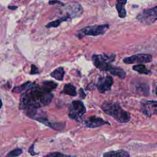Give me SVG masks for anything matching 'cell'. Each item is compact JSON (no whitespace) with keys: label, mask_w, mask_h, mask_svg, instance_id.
Listing matches in <instances>:
<instances>
[{"label":"cell","mask_w":157,"mask_h":157,"mask_svg":"<svg viewBox=\"0 0 157 157\" xmlns=\"http://www.w3.org/2000/svg\"><path fill=\"white\" fill-rule=\"evenodd\" d=\"M53 98V94L42 85L39 86L36 83L31 85L20 96L19 109H39L48 105Z\"/></svg>","instance_id":"6da1fadb"},{"label":"cell","mask_w":157,"mask_h":157,"mask_svg":"<svg viewBox=\"0 0 157 157\" xmlns=\"http://www.w3.org/2000/svg\"><path fill=\"white\" fill-rule=\"evenodd\" d=\"M102 110L121 123H127L131 120V115L121 107L118 102L105 101L101 105Z\"/></svg>","instance_id":"7a4b0ae2"},{"label":"cell","mask_w":157,"mask_h":157,"mask_svg":"<svg viewBox=\"0 0 157 157\" xmlns=\"http://www.w3.org/2000/svg\"><path fill=\"white\" fill-rule=\"evenodd\" d=\"M115 57L114 55L94 54L92 56V61L96 68L102 71H109L110 72L113 67L111 63L114 61Z\"/></svg>","instance_id":"3957f363"},{"label":"cell","mask_w":157,"mask_h":157,"mask_svg":"<svg viewBox=\"0 0 157 157\" xmlns=\"http://www.w3.org/2000/svg\"><path fill=\"white\" fill-rule=\"evenodd\" d=\"M109 27V25L108 24L86 26L80 29L76 34V36L80 39L85 36H96L102 35L105 33Z\"/></svg>","instance_id":"277c9868"},{"label":"cell","mask_w":157,"mask_h":157,"mask_svg":"<svg viewBox=\"0 0 157 157\" xmlns=\"http://www.w3.org/2000/svg\"><path fill=\"white\" fill-rule=\"evenodd\" d=\"M137 20L144 25H150L157 20V6L143 10L136 17Z\"/></svg>","instance_id":"5b68a950"},{"label":"cell","mask_w":157,"mask_h":157,"mask_svg":"<svg viewBox=\"0 0 157 157\" xmlns=\"http://www.w3.org/2000/svg\"><path fill=\"white\" fill-rule=\"evenodd\" d=\"M86 107L81 101H73L70 104L68 109V117L75 121L79 119L85 113Z\"/></svg>","instance_id":"8992f818"},{"label":"cell","mask_w":157,"mask_h":157,"mask_svg":"<svg viewBox=\"0 0 157 157\" xmlns=\"http://www.w3.org/2000/svg\"><path fill=\"white\" fill-rule=\"evenodd\" d=\"M152 56L148 53H138L126 57L123 59V62L126 64H142L150 63L152 61Z\"/></svg>","instance_id":"52a82bcc"},{"label":"cell","mask_w":157,"mask_h":157,"mask_svg":"<svg viewBox=\"0 0 157 157\" xmlns=\"http://www.w3.org/2000/svg\"><path fill=\"white\" fill-rule=\"evenodd\" d=\"M113 83V80L112 77L110 75H106L99 77L96 86L100 93H104L110 90Z\"/></svg>","instance_id":"ba28073f"},{"label":"cell","mask_w":157,"mask_h":157,"mask_svg":"<svg viewBox=\"0 0 157 157\" xmlns=\"http://www.w3.org/2000/svg\"><path fill=\"white\" fill-rule=\"evenodd\" d=\"M141 110L142 113L148 117L157 115V101H145L142 103Z\"/></svg>","instance_id":"9c48e42d"},{"label":"cell","mask_w":157,"mask_h":157,"mask_svg":"<svg viewBox=\"0 0 157 157\" xmlns=\"http://www.w3.org/2000/svg\"><path fill=\"white\" fill-rule=\"evenodd\" d=\"M66 17L69 18H74L79 17L83 12L82 6L77 3L68 4L66 6Z\"/></svg>","instance_id":"30bf717a"},{"label":"cell","mask_w":157,"mask_h":157,"mask_svg":"<svg viewBox=\"0 0 157 157\" xmlns=\"http://www.w3.org/2000/svg\"><path fill=\"white\" fill-rule=\"evenodd\" d=\"M84 124L88 128H96L105 124H109V123L103 120L101 117L96 116H91L85 121Z\"/></svg>","instance_id":"8fae6325"},{"label":"cell","mask_w":157,"mask_h":157,"mask_svg":"<svg viewBox=\"0 0 157 157\" xmlns=\"http://www.w3.org/2000/svg\"><path fill=\"white\" fill-rule=\"evenodd\" d=\"M103 157H130L129 153L124 150H113L103 153Z\"/></svg>","instance_id":"7c38bea8"},{"label":"cell","mask_w":157,"mask_h":157,"mask_svg":"<svg viewBox=\"0 0 157 157\" xmlns=\"http://www.w3.org/2000/svg\"><path fill=\"white\" fill-rule=\"evenodd\" d=\"M127 0H117L116 9L120 18H124L126 15V11L124 6L126 4Z\"/></svg>","instance_id":"4fadbf2b"},{"label":"cell","mask_w":157,"mask_h":157,"mask_svg":"<svg viewBox=\"0 0 157 157\" xmlns=\"http://www.w3.org/2000/svg\"><path fill=\"white\" fill-rule=\"evenodd\" d=\"M64 75V71L63 67H59L55 69L51 74L50 76L57 80L61 81L63 80Z\"/></svg>","instance_id":"5bb4252c"},{"label":"cell","mask_w":157,"mask_h":157,"mask_svg":"<svg viewBox=\"0 0 157 157\" xmlns=\"http://www.w3.org/2000/svg\"><path fill=\"white\" fill-rule=\"evenodd\" d=\"M63 92L64 94L71 96H75L77 95V90L75 87L71 83H67L64 86Z\"/></svg>","instance_id":"9a60e30c"},{"label":"cell","mask_w":157,"mask_h":157,"mask_svg":"<svg viewBox=\"0 0 157 157\" xmlns=\"http://www.w3.org/2000/svg\"><path fill=\"white\" fill-rule=\"evenodd\" d=\"M132 69L136 72H137L138 73L140 74H145V75H148L151 73L150 71L148 70L145 65L142 64H136L134 65L132 67Z\"/></svg>","instance_id":"2e32d148"},{"label":"cell","mask_w":157,"mask_h":157,"mask_svg":"<svg viewBox=\"0 0 157 157\" xmlns=\"http://www.w3.org/2000/svg\"><path fill=\"white\" fill-rule=\"evenodd\" d=\"M110 73L113 75L117 76L120 78H124V77H126V73L124 72V71L118 67H115L113 66L112 69L110 71Z\"/></svg>","instance_id":"e0dca14e"},{"label":"cell","mask_w":157,"mask_h":157,"mask_svg":"<svg viewBox=\"0 0 157 157\" xmlns=\"http://www.w3.org/2000/svg\"><path fill=\"white\" fill-rule=\"evenodd\" d=\"M68 19H69V18H68L67 17H66V16L63 17H61V18H58V19H57V20H54V21H52L48 23L46 25V27H47V28H56V27L58 26L61 23V22H63V21H66V20H67Z\"/></svg>","instance_id":"ac0fdd59"},{"label":"cell","mask_w":157,"mask_h":157,"mask_svg":"<svg viewBox=\"0 0 157 157\" xmlns=\"http://www.w3.org/2000/svg\"><path fill=\"white\" fill-rule=\"evenodd\" d=\"M32 84V82H27L20 86H17L13 88L12 90L13 92L15 93H20V92H24Z\"/></svg>","instance_id":"d6986e66"},{"label":"cell","mask_w":157,"mask_h":157,"mask_svg":"<svg viewBox=\"0 0 157 157\" xmlns=\"http://www.w3.org/2000/svg\"><path fill=\"white\" fill-rule=\"evenodd\" d=\"M42 85L48 91H52V90H55L56 88L58 85L56 83L53 81H44L42 82Z\"/></svg>","instance_id":"ffe728a7"},{"label":"cell","mask_w":157,"mask_h":157,"mask_svg":"<svg viewBox=\"0 0 157 157\" xmlns=\"http://www.w3.org/2000/svg\"><path fill=\"white\" fill-rule=\"evenodd\" d=\"M23 153V150L20 148H16L9 152L6 155L5 157H17Z\"/></svg>","instance_id":"44dd1931"},{"label":"cell","mask_w":157,"mask_h":157,"mask_svg":"<svg viewBox=\"0 0 157 157\" xmlns=\"http://www.w3.org/2000/svg\"><path fill=\"white\" fill-rule=\"evenodd\" d=\"M43 157H73V156L63 154V153H62L61 152L55 151V152L49 153L47 154L46 155L44 156Z\"/></svg>","instance_id":"7402d4cb"},{"label":"cell","mask_w":157,"mask_h":157,"mask_svg":"<svg viewBox=\"0 0 157 157\" xmlns=\"http://www.w3.org/2000/svg\"><path fill=\"white\" fill-rule=\"evenodd\" d=\"M35 143H36V142H34V143L29 147V148L28 149V152L30 153V155L31 156H35V155H37L39 154V153H36L34 150V146Z\"/></svg>","instance_id":"603a6c76"},{"label":"cell","mask_w":157,"mask_h":157,"mask_svg":"<svg viewBox=\"0 0 157 157\" xmlns=\"http://www.w3.org/2000/svg\"><path fill=\"white\" fill-rule=\"evenodd\" d=\"M39 72L37 67L34 65V64H32L31 65V72H30V74H38Z\"/></svg>","instance_id":"cb8c5ba5"},{"label":"cell","mask_w":157,"mask_h":157,"mask_svg":"<svg viewBox=\"0 0 157 157\" xmlns=\"http://www.w3.org/2000/svg\"><path fill=\"white\" fill-rule=\"evenodd\" d=\"M79 94H80V96L82 98V99H85L86 98V94L84 92L82 88H80V91H79Z\"/></svg>","instance_id":"d4e9b609"},{"label":"cell","mask_w":157,"mask_h":157,"mask_svg":"<svg viewBox=\"0 0 157 157\" xmlns=\"http://www.w3.org/2000/svg\"><path fill=\"white\" fill-rule=\"evenodd\" d=\"M55 3H58V4H61V5H63V3H61V2L57 1V0H52V1H49V4H55Z\"/></svg>","instance_id":"484cf974"},{"label":"cell","mask_w":157,"mask_h":157,"mask_svg":"<svg viewBox=\"0 0 157 157\" xmlns=\"http://www.w3.org/2000/svg\"><path fill=\"white\" fill-rule=\"evenodd\" d=\"M8 8H9V9H12V10H13V9H17V6H9Z\"/></svg>","instance_id":"4316f807"},{"label":"cell","mask_w":157,"mask_h":157,"mask_svg":"<svg viewBox=\"0 0 157 157\" xmlns=\"http://www.w3.org/2000/svg\"><path fill=\"white\" fill-rule=\"evenodd\" d=\"M156 96H157V87H156Z\"/></svg>","instance_id":"83f0119b"}]
</instances>
